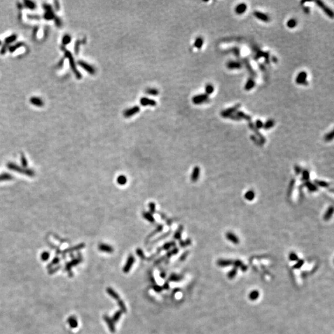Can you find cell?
<instances>
[{
  "instance_id": "6da1fadb",
  "label": "cell",
  "mask_w": 334,
  "mask_h": 334,
  "mask_svg": "<svg viewBox=\"0 0 334 334\" xmlns=\"http://www.w3.org/2000/svg\"><path fill=\"white\" fill-rule=\"evenodd\" d=\"M134 262H135V257H134V256L132 254H130L128 257V259L125 266L123 267V272L125 273H128L129 271H130L131 268H132Z\"/></svg>"
},
{
  "instance_id": "7a4b0ae2",
  "label": "cell",
  "mask_w": 334,
  "mask_h": 334,
  "mask_svg": "<svg viewBox=\"0 0 334 334\" xmlns=\"http://www.w3.org/2000/svg\"><path fill=\"white\" fill-rule=\"evenodd\" d=\"M163 229V225L162 224H159L157 226V227L155 228V230H154L151 233H150L149 235H148L147 236L146 238H145V245H146L147 244H149L150 243V240L151 239L153 236H154L155 235H156L157 234H158L159 233H160L161 231H162Z\"/></svg>"
},
{
  "instance_id": "3957f363",
  "label": "cell",
  "mask_w": 334,
  "mask_h": 334,
  "mask_svg": "<svg viewBox=\"0 0 334 334\" xmlns=\"http://www.w3.org/2000/svg\"><path fill=\"white\" fill-rule=\"evenodd\" d=\"M209 100V96L206 94L196 95L192 98V102L196 105L205 103Z\"/></svg>"
},
{
  "instance_id": "277c9868",
  "label": "cell",
  "mask_w": 334,
  "mask_h": 334,
  "mask_svg": "<svg viewBox=\"0 0 334 334\" xmlns=\"http://www.w3.org/2000/svg\"><path fill=\"white\" fill-rule=\"evenodd\" d=\"M307 77H308V74L306 72H300L296 78V83L299 85H308V82L307 81Z\"/></svg>"
},
{
  "instance_id": "5b68a950",
  "label": "cell",
  "mask_w": 334,
  "mask_h": 334,
  "mask_svg": "<svg viewBox=\"0 0 334 334\" xmlns=\"http://www.w3.org/2000/svg\"><path fill=\"white\" fill-rule=\"evenodd\" d=\"M241 106L240 104L236 105L233 107L230 108L227 110H225L221 112V116L223 118H228L230 115L235 113L236 111H238V109Z\"/></svg>"
},
{
  "instance_id": "8992f818",
  "label": "cell",
  "mask_w": 334,
  "mask_h": 334,
  "mask_svg": "<svg viewBox=\"0 0 334 334\" xmlns=\"http://www.w3.org/2000/svg\"><path fill=\"white\" fill-rule=\"evenodd\" d=\"M316 3L317 4V6H318L319 8H321L323 10V11H324L328 16V17L333 18V11L330 8H328L324 3L321 1H316Z\"/></svg>"
},
{
  "instance_id": "52a82bcc",
  "label": "cell",
  "mask_w": 334,
  "mask_h": 334,
  "mask_svg": "<svg viewBox=\"0 0 334 334\" xmlns=\"http://www.w3.org/2000/svg\"><path fill=\"white\" fill-rule=\"evenodd\" d=\"M140 111V108L138 106H134L132 108H130L126 110L123 113L124 116L125 118H129L131 116H134V115L137 114V113Z\"/></svg>"
},
{
  "instance_id": "ba28073f",
  "label": "cell",
  "mask_w": 334,
  "mask_h": 334,
  "mask_svg": "<svg viewBox=\"0 0 334 334\" xmlns=\"http://www.w3.org/2000/svg\"><path fill=\"white\" fill-rule=\"evenodd\" d=\"M253 15H254V17H256L257 19L261 21H263V22L267 23L270 20V18H269V16L267 14H265L260 11H256L253 13Z\"/></svg>"
},
{
  "instance_id": "9c48e42d",
  "label": "cell",
  "mask_w": 334,
  "mask_h": 334,
  "mask_svg": "<svg viewBox=\"0 0 334 334\" xmlns=\"http://www.w3.org/2000/svg\"><path fill=\"white\" fill-rule=\"evenodd\" d=\"M243 66V64L239 61H229L227 64V67L231 70L240 69Z\"/></svg>"
},
{
  "instance_id": "30bf717a",
  "label": "cell",
  "mask_w": 334,
  "mask_h": 334,
  "mask_svg": "<svg viewBox=\"0 0 334 334\" xmlns=\"http://www.w3.org/2000/svg\"><path fill=\"white\" fill-rule=\"evenodd\" d=\"M99 249L101 252L109 253V254H111L114 251L113 247L105 243H100L99 245Z\"/></svg>"
},
{
  "instance_id": "8fae6325",
  "label": "cell",
  "mask_w": 334,
  "mask_h": 334,
  "mask_svg": "<svg viewBox=\"0 0 334 334\" xmlns=\"http://www.w3.org/2000/svg\"><path fill=\"white\" fill-rule=\"evenodd\" d=\"M140 104L142 106H154L157 105V101L154 100L150 99L147 97H142L140 99Z\"/></svg>"
},
{
  "instance_id": "7c38bea8",
  "label": "cell",
  "mask_w": 334,
  "mask_h": 334,
  "mask_svg": "<svg viewBox=\"0 0 334 334\" xmlns=\"http://www.w3.org/2000/svg\"><path fill=\"white\" fill-rule=\"evenodd\" d=\"M104 319L107 324L108 326H109V328L110 331L111 333H115L116 331V328L115 327L114 322H113L111 318H110L109 316H108L106 315H104Z\"/></svg>"
},
{
  "instance_id": "4fadbf2b",
  "label": "cell",
  "mask_w": 334,
  "mask_h": 334,
  "mask_svg": "<svg viewBox=\"0 0 334 334\" xmlns=\"http://www.w3.org/2000/svg\"><path fill=\"white\" fill-rule=\"evenodd\" d=\"M79 65L82 67L85 71H87L88 73H89L91 74H94L95 73V68L92 66L90 65H89V64H87V63L84 62L82 61H79Z\"/></svg>"
},
{
  "instance_id": "5bb4252c",
  "label": "cell",
  "mask_w": 334,
  "mask_h": 334,
  "mask_svg": "<svg viewBox=\"0 0 334 334\" xmlns=\"http://www.w3.org/2000/svg\"><path fill=\"white\" fill-rule=\"evenodd\" d=\"M200 168L198 166H196L194 167L192 174L191 176V180L192 182H196L198 179L199 175H200Z\"/></svg>"
},
{
  "instance_id": "9a60e30c",
  "label": "cell",
  "mask_w": 334,
  "mask_h": 334,
  "mask_svg": "<svg viewBox=\"0 0 334 334\" xmlns=\"http://www.w3.org/2000/svg\"><path fill=\"white\" fill-rule=\"evenodd\" d=\"M249 127L250 129H251L252 130L255 132V134H256V136L259 137V141H260L262 144L266 142V139H265L264 137V136L262 135V134H261L259 132L258 129H257L255 128L254 125H253V124H252V123H249Z\"/></svg>"
},
{
  "instance_id": "2e32d148",
  "label": "cell",
  "mask_w": 334,
  "mask_h": 334,
  "mask_svg": "<svg viewBox=\"0 0 334 334\" xmlns=\"http://www.w3.org/2000/svg\"><path fill=\"white\" fill-rule=\"evenodd\" d=\"M171 232H172L171 230H169L168 231H167V232H166V233L162 234L161 236H159L158 238H157L156 239H155L154 240H153L152 241L150 242V244L151 245H155L156 243H159V242H160V241L163 240L164 239L166 238L167 237H168V236L170 235V234L171 233Z\"/></svg>"
},
{
  "instance_id": "e0dca14e",
  "label": "cell",
  "mask_w": 334,
  "mask_h": 334,
  "mask_svg": "<svg viewBox=\"0 0 334 334\" xmlns=\"http://www.w3.org/2000/svg\"><path fill=\"white\" fill-rule=\"evenodd\" d=\"M235 12L237 14H242L245 13L247 10V5L245 3L238 4L235 8Z\"/></svg>"
},
{
  "instance_id": "ac0fdd59",
  "label": "cell",
  "mask_w": 334,
  "mask_h": 334,
  "mask_svg": "<svg viewBox=\"0 0 334 334\" xmlns=\"http://www.w3.org/2000/svg\"><path fill=\"white\" fill-rule=\"evenodd\" d=\"M158 214H159V215L160 216L161 218L162 219V220H163L165 221V222H166V225H168V227H171V226L172 225V224H173L175 219H173V218H170L168 217H167V215H166V214H165L163 212H159Z\"/></svg>"
},
{
  "instance_id": "d6986e66",
  "label": "cell",
  "mask_w": 334,
  "mask_h": 334,
  "mask_svg": "<svg viewBox=\"0 0 334 334\" xmlns=\"http://www.w3.org/2000/svg\"><path fill=\"white\" fill-rule=\"evenodd\" d=\"M183 230H184V226L183 225H180L178 228H177V230H176V231L174 233L173 235V238L176 240H179L180 241L181 239V236H182V233L183 231Z\"/></svg>"
},
{
  "instance_id": "ffe728a7",
  "label": "cell",
  "mask_w": 334,
  "mask_h": 334,
  "mask_svg": "<svg viewBox=\"0 0 334 334\" xmlns=\"http://www.w3.org/2000/svg\"><path fill=\"white\" fill-rule=\"evenodd\" d=\"M255 85H256V82L254 79L253 78H249L247 79V82H246V84L245 85V90L247 91L251 90L255 87Z\"/></svg>"
},
{
  "instance_id": "44dd1931",
  "label": "cell",
  "mask_w": 334,
  "mask_h": 334,
  "mask_svg": "<svg viewBox=\"0 0 334 334\" xmlns=\"http://www.w3.org/2000/svg\"><path fill=\"white\" fill-rule=\"evenodd\" d=\"M142 215L143 218L147 220L150 223H154L155 222V220L153 216V215L152 214H150L149 212L143 211Z\"/></svg>"
},
{
  "instance_id": "7402d4cb",
  "label": "cell",
  "mask_w": 334,
  "mask_h": 334,
  "mask_svg": "<svg viewBox=\"0 0 334 334\" xmlns=\"http://www.w3.org/2000/svg\"><path fill=\"white\" fill-rule=\"evenodd\" d=\"M106 293L109 294L112 298H113L117 301L120 299V295H118L115 291L111 287H108L106 290Z\"/></svg>"
},
{
  "instance_id": "603a6c76",
  "label": "cell",
  "mask_w": 334,
  "mask_h": 334,
  "mask_svg": "<svg viewBox=\"0 0 334 334\" xmlns=\"http://www.w3.org/2000/svg\"><path fill=\"white\" fill-rule=\"evenodd\" d=\"M226 236H227V238L229 241L232 242L233 243L236 244V245L239 243L240 240H239V239H238V236H236L235 234L232 233L231 232H228V233H227V235H226Z\"/></svg>"
},
{
  "instance_id": "cb8c5ba5",
  "label": "cell",
  "mask_w": 334,
  "mask_h": 334,
  "mask_svg": "<svg viewBox=\"0 0 334 334\" xmlns=\"http://www.w3.org/2000/svg\"><path fill=\"white\" fill-rule=\"evenodd\" d=\"M235 115L238 116L240 120L243 119V120H247V121H250L251 119V117L250 116L245 114L244 112L241 111H236L235 112Z\"/></svg>"
},
{
  "instance_id": "d4e9b609",
  "label": "cell",
  "mask_w": 334,
  "mask_h": 334,
  "mask_svg": "<svg viewBox=\"0 0 334 334\" xmlns=\"http://www.w3.org/2000/svg\"><path fill=\"white\" fill-rule=\"evenodd\" d=\"M176 246V242L174 241H171L169 242H167V243H165L161 247V248L162 250H169L171 247H175Z\"/></svg>"
},
{
  "instance_id": "484cf974",
  "label": "cell",
  "mask_w": 334,
  "mask_h": 334,
  "mask_svg": "<svg viewBox=\"0 0 334 334\" xmlns=\"http://www.w3.org/2000/svg\"><path fill=\"white\" fill-rule=\"evenodd\" d=\"M116 181L118 183V184L119 185H121V186L125 185L128 182L127 177L125 175H121L118 176Z\"/></svg>"
},
{
  "instance_id": "4316f807",
  "label": "cell",
  "mask_w": 334,
  "mask_h": 334,
  "mask_svg": "<svg viewBox=\"0 0 334 334\" xmlns=\"http://www.w3.org/2000/svg\"><path fill=\"white\" fill-rule=\"evenodd\" d=\"M178 252H179V249L178 248V247H173V248L172 249L171 251H169L166 254V255H165L166 259H169L171 257L177 254L178 253Z\"/></svg>"
},
{
  "instance_id": "83f0119b",
  "label": "cell",
  "mask_w": 334,
  "mask_h": 334,
  "mask_svg": "<svg viewBox=\"0 0 334 334\" xmlns=\"http://www.w3.org/2000/svg\"><path fill=\"white\" fill-rule=\"evenodd\" d=\"M333 213V206H330L328 208L327 211H326L325 215H324V220L326 221L329 220L332 216Z\"/></svg>"
},
{
  "instance_id": "f1b7e54d",
  "label": "cell",
  "mask_w": 334,
  "mask_h": 334,
  "mask_svg": "<svg viewBox=\"0 0 334 334\" xmlns=\"http://www.w3.org/2000/svg\"><path fill=\"white\" fill-rule=\"evenodd\" d=\"M305 186L308 187V189L311 192H315L318 190V187L315 185L310 181H306L305 183Z\"/></svg>"
},
{
  "instance_id": "f546056e",
  "label": "cell",
  "mask_w": 334,
  "mask_h": 334,
  "mask_svg": "<svg viewBox=\"0 0 334 334\" xmlns=\"http://www.w3.org/2000/svg\"><path fill=\"white\" fill-rule=\"evenodd\" d=\"M255 192L253 191L252 190H249L247 191L245 194V197L247 201H252L253 199H254L255 197Z\"/></svg>"
},
{
  "instance_id": "4dcf8cb0",
  "label": "cell",
  "mask_w": 334,
  "mask_h": 334,
  "mask_svg": "<svg viewBox=\"0 0 334 334\" xmlns=\"http://www.w3.org/2000/svg\"><path fill=\"white\" fill-rule=\"evenodd\" d=\"M183 278V277L180 276V275H177L175 273H172L171 276L169 277L168 280L171 281V282H180L181 281Z\"/></svg>"
},
{
  "instance_id": "1f68e13d",
  "label": "cell",
  "mask_w": 334,
  "mask_h": 334,
  "mask_svg": "<svg viewBox=\"0 0 334 334\" xmlns=\"http://www.w3.org/2000/svg\"><path fill=\"white\" fill-rule=\"evenodd\" d=\"M203 44H204L203 38L201 37H199L196 39V40L194 42V47L196 48H197V49H200V48H202Z\"/></svg>"
},
{
  "instance_id": "d6a6232c",
  "label": "cell",
  "mask_w": 334,
  "mask_h": 334,
  "mask_svg": "<svg viewBox=\"0 0 334 334\" xmlns=\"http://www.w3.org/2000/svg\"><path fill=\"white\" fill-rule=\"evenodd\" d=\"M297 24H298V22H297V20H296V19L295 18H292L287 21V25L288 27L290 29H293V28L296 27V25H297Z\"/></svg>"
},
{
  "instance_id": "836d02e7",
  "label": "cell",
  "mask_w": 334,
  "mask_h": 334,
  "mask_svg": "<svg viewBox=\"0 0 334 334\" xmlns=\"http://www.w3.org/2000/svg\"><path fill=\"white\" fill-rule=\"evenodd\" d=\"M191 243H192L191 239L187 238L186 240H180L179 242V245L181 247L184 248V247H186L188 246L191 245Z\"/></svg>"
},
{
  "instance_id": "e575fe53",
  "label": "cell",
  "mask_w": 334,
  "mask_h": 334,
  "mask_svg": "<svg viewBox=\"0 0 334 334\" xmlns=\"http://www.w3.org/2000/svg\"><path fill=\"white\" fill-rule=\"evenodd\" d=\"M122 314H123V312H122L121 311H120V310L117 311L115 312V313L114 314L113 316L112 319H111L112 321H113V322L114 323L118 322V321L120 320L121 316H122Z\"/></svg>"
},
{
  "instance_id": "d590c367",
  "label": "cell",
  "mask_w": 334,
  "mask_h": 334,
  "mask_svg": "<svg viewBox=\"0 0 334 334\" xmlns=\"http://www.w3.org/2000/svg\"><path fill=\"white\" fill-rule=\"evenodd\" d=\"M118 305L119 306L120 311H122L123 313H126L127 308L125 306V303L123 302V301L122 299H119L118 301Z\"/></svg>"
},
{
  "instance_id": "8d00e7d4",
  "label": "cell",
  "mask_w": 334,
  "mask_h": 334,
  "mask_svg": "<svg viewBox=\"0 0 334 334\" xmlns=\"http://www.w3.org/2000/svg\"><path fill=\"white\" fill-rule=\"evenodd\" d=\"M275 125V122L273 120H267L265 124H264V126L263 128H264L265 129H269L272 128V127H273V126Z\"/></svg>"
},
{
  "instance_id": "74e56055",
  "label": "cell",
  "mask_w": 334,
  "mask_h": 334,
  "mask_svg": "<svg viewBox=\"0 0 334 334\" xmlns=\"http://www.w3.org/2000/svg\"><path fill=\"white\" fill-rule=\"evenodd\" d=\"M136 252L137 255L139 256V257L140 259H141V260H142V261H145V259H146L147 257L145 256L144 252V251H143V250H142V249H141V248H139V247H138V248H137L136 250Z\"/></svg>"
},
{
  "instance_id": "f35d334b",
  "label": "cell",
  "mask_w": 334,
  "mask_h": 334,
  "mask_svg": "<svg viewBox=\"0 0 334 334\" xmlns=\"http://www.w3.org/2000/svg\"><path fill=\"white\" fill-rule=\"evenodd\" d=\"M232 264V261L230 260H225V259H221L218 260L217 262V264L219 266H227L230 265Z\"/></svg>"
},
{
  "instance_id": "ab89813d",
  "label": "cell",
  "mask_w": 334,
  "mask_h": 334,
  "mask_svg": "<svg viewBox=\"0 0 334 334\" xmlns=\"http://www.w3.org/2000/svg\"><path fill=\"white\" fill-rule=\"evenodd\" d=\"M145 92L150 95H154L157 96L159 95V90L156 89L154 88H149L145 90Z\"/></svg>"
},
{
  "instance_id": "60d3db41",
  "label": "cell",
  "mask_w": 334,
  "mask_h": 334,
  "mask_svg": "<svg viewBox=\"0 0 334 334\" xmlns=\"http://www.w3.org/2000/svg\"><path fill=\"white\" fill-rule=\"evenodd\" d=\"M314 184L316 186L317 185V186H319L322 187H327L330 185L328 183L324 181H321V180H315Z\"/></svg>"
},
{
  "instance_id": "b9f144b4",
  "label": "cell",
  "mask_w": 334,
  "mask_h": 334,
  "mask_svg": "<svg viewBox=\"0 0 334 334\" xmlns=\"http://www.w3.org/2000/svg\"><path fill=\"white\" fill-rule=\"evenodd\" d=\"M205 90H206V94H207V95H211L214 92V87L212 84H209L206 86Z\"/></svg>"
},
{
  "instance_id": "7bdbcfd3",
  "label": "cell",
  "mask_w": 334,
  "mask_h": 334,
  "mask_svg": "<svg viewBox=\"0 0 334 334\" xmlns=\"http://www.w3.org/2000/svg\"><path fill=\"white\" fill-rule=\"evenodd\" d=\"M149 212L152 214H155L157 211H156V204L154 202H150L149 204Z\"/></svg>"
},
{
  "instance_id": "ee69618b",
  "label": "cell",
  "mask_w": 334,
  "mask_h": 334,
  "mask_svg": "<svg viewBox=\"0 0 334 334\" xmlns=\"http://www.w3.org/2000/svg\"><path fill=\"white\" fill-rule=\"evenodd\" d=\"M243 62H244V63L246 65V67H247V70H248V71H249V73H252V74H252L253 76H255L254 71L252 70V67H251V64H250L249 62V60H247V58H245L244 60H243Z\"/></svg>"
},
{
  "instance_id": "f6af8a7d",
  "label": "cell",
  "mask_w": 334,
  "mask_h": 334,
  "mask_svg": "<svg viewBox=\"0 0 334 334\" xmlns=\"http://www.w3.org/2000/svg\"><path fill=\"white\" fill-rule=\"evenodd\" d=\"M333 139V131H332L330 132L327 134L324 137V140L327 142L332 141Z\"/></svg>"
},
{
  "instance_id": "bcb514c9",
  "label": "cell",
  "mask_w": 334,
  "mask_h": 334,
  "mask_svg": "<svg viewBox=\"0 0 334 334\" xmlns=\"http://www.w3.org/2000/svg\"><path fill=\"white\" fill-rule=\"evenodd\" d=\"M309 178V173L308 170H304L302 171V179L303 180L308 181Z\"/></svg>"
},
{
  "instance_id": "7dc6e473",
  "label": "cell",
  "mask_w": 334,
  "mask_h": 334,
  "mask_svg": "<svg viewBox=\"0 0 334 334\" xmlns=\"http://www.w3.org/2000/svg\"><path fill=\"white\" fill-rule=\"evenodd\" d=\"M295 181L294 180H292V181H291L290 183L289 189H288V197L290 196L291 194H292V192L293 188V186H294V185H295Z\"/></svg>"
},
{
  "instance_id": "c3c4849f",
  "label": "cell",
  "mask_w": 334,
  "mask_h": 334,
  "mask_svg": "<svg viewBox=\"0 0 334 334\" xmlns=\"http://www.w3.org/2000/svg\"><path fill=\"white\" fill-rule=\"evenodd\" d=\"M152 289H153V290L155 291V292H157V293H160V292H161V291H162V290H163V287L159 286V285H157V284L153 285V286L152 287Z\"/></svg>"
},
{
  "instance_id": "681fc988",
  "label": "cell",
  "mask_w": 334,
  "mask_h": 334,
  "mask_svg": "<svg viewBox=\"0 0 334 334\" xmlns=\"http://www.w3.org/2000/svg\"><path fill=\"white\" fill-rule=\"evenodd\" d=\"M189 253H190V251H186L183 252V254L181 255V256L180 257L179 261L182 262V261H184L185 260H186V259L187 258V256L189 255Z\"/></svg>"
},
{
  "instance_id": "f907efd6",
  "label": "cell",
  "mask_w": 334,
  "mask_h": 334,
  "mask_svg": "<svg viewBox=\"0 0 334 334\" xmlns=\"http://www.w3.org/2000/svg\"><path fill=\"white\" fill-rule=\"evenodd\" d=\"M254 125L255 128H256L257 129H261V128H263V126H264V123H263V122H262L261 120H257V121H256L255 125Z\"/></svg>"
},
{
  "instance_id": "816d5d0a",
  "label": "cell",
  "mask_w": 334,
  "mask_h": 334,
  "mask_svg": "<svg viewBox=\"0 0 334 334\" xmlns=\"http://www.w3.org/2000/svg\"><path fill=\"white\" fill-rule=\"evenodd\" d=\"M165 260H166V257H165V256L161 257L157 259H156V261L154 262V265H155V266H157V265L160 264L161 262H163V261H165Z\"/></svg>"
},
{
  "instance_id": "f5cc1de1",
  "label": "cell",
  "mask_w": 334,
  "mask_h": 334,
  "mask_svg": "<svg viewBox=\"0 0 334 334\" xmlns=\"http://www.w3.org/2000/svg\"><path fill=\"white\" fill-rule=\"evenodd\" d=\"M258 296H259V293L257 292V291H254V292H252L250 294L249 298H250L251 299L254 300V299H257Z\"/></svg>"
},
{
  "instance_id": "db71d44e",
  "label": "cell",
  "mask_w": 334,
  "mask_h": 334,
  "mask_svg": "<svg viewBox=\"0 0 334 334\" xmlns=\"http://www.w3.org/2000/svg\"><path fill=\"white\" fill-rule=\"evenodd\" d=\"M289 258H290V259L291 261H297V260L298 259V256L296 255V254H295V253H294V252H292V253H291V254H290V256H289Z\"/></svg>"
},
{
  "instance_id": "11a10c76",
  "label": "cell",
  "mask_w": 334,
  "mask_h": 334,
  "mask_svg": "<svg viewBox=\"0 0 334 334\" xmlns=\"http://www.w3.org/2000/svg\"><path fill=\"white\" fill-rule=\"evenodd\" d=\"M295 170L296 173V175H299V174L301 173V169L300 167H299V166H298V165H296V166H295Z\"/></svg>"
},
{
  "instance_id": "9f6ffc18",
  "label": "cell",
  "mask_w": 334,
  "mask_h": 334,
  "mask_svg": "<svg viewBox=\"0 0 334 334\" xmlns=\"http://www.w3.org/2000/svg\"><path fill=\"white\" fill-rule=\"evenodd\" d=\"M303 263H304V261H303V260H300V261H299L298 262L297 264H296L294 266V267H295V268H300V267L303 264Z\"/></svg>"
},
{
  "instance_id": "6f0895ef",
  "label": "cell",
  "mask_w": 334,
  "mask_h": 334,
  "mask_svg": "<svg viewBox=\"0 0 334 334\" xmlns=\"http://www.w3.org/2000/svg\"><path fill=\"white\" fill-rule=\"evenodd\" d=\"M70 41H71V38H70V37L69 36H66L65 37H64L63 42H64V44H68Z\"/></svg>"
},
{
  "instance_id": "680465c9",
  "label": "cell",
  "mask_w": 334,
  "mask_h": 334,
  "mask_svg": "<svg viewBox=\"0 0 334 334\" xmlns=\"http://www.w3.org/2000/svg\"><path fill=\"white\" fill-rule=\"evenodd\" d=\"M251 140H252V141H254V142H256L257 144H259V145H261V144H259V142H261V141H257V140H258V139H256V138L254 136H251Z\"/></svg>"
},
{
  "instance_id": "91938a15",
  "label": "cell",
  "mask_w": 334,
  "mask_h": 334,
  "mask_svg": "<svg viewBox=\"0 0 334 334\" xmlns=\"http://www.w3.org/2000/svg\"><path fill=\"white\" fill-rule=\"evenodd\" d=\"M166 276V272H164V271H161V272H160V277L161 278H165Z\"/></svg>"
},
{
  "instance_id": "94428289",
  "label": "cell",
  "mask_w": 334,
  "mask_h": 334,
  "mask_svg": "<svg viewBox=\"0 0 334 334\" xmlns=\"http://www.w3.org/2000/svg\"><path fill=\"white\" fill-rule=\"evenodd\" d=\"M169 287H170V285H169L168 282H165V283H164V285H163V289H166V290H168V289H169Z\"/></svg>"
},
{
  "instance_id": "6125c7cd",
  "label": "cell",
  "mask_w": 334,
  "mask_h": 334,
  "mask_svg": "<svg viewBox=\"0 0 334 334\" xmlns=\"http://www.w3.org/2000/svg\"><path fill=\"white\" fill-rule=\"evenodd\" d=\"M233 51H234L235 55H236V56H239V55H240V50L238 49V48H236L235 50H233Z\"/></svg>"
},
{
  "instance_id": "be15d7a7",
  "label": "cell",
  "mask_w": 334,
  "mask_h": 334,
  "mask_svg": "<svg viewBox=\"0 0 334 334\" xmlns=\"http://www.w3.org/2000/svg\"><path fill=\"white\" fill-rule=\"evenodd\" d=\"M150 281H151V282H152L154 285H155V278H154V277H153V276L150 277Z\"/></svg>"
},
{
  "instance_id": "e7e4bbea",
  "label": "cell",
  "mask_w": 334,
  "mask_h": 334,
  "mask_svg": "<svg viewBox=\"0 0 334 334\" xmlns=\"http://www.w3.org/2000/svg\"><path fill=\"white\" fill-rule=\"evenodd\" d=\"M235 273H236V271H235V270H233V271H231V272L230 273V277H232L233 276H235Z\"/></svg>"
},
{
  "instance_id": "03108f58",
  "label": "cell",
  "mask_w": 334,
  "mask_h": 334,
  "mask_svg": "<svg viewBox=\"0 0 334 334\" xmlns=\"http://www.w3.org/2000/svg\"><path fill=\"white\" fill-rule=\"evenodd\" d=\"M304 11L306 13H309V8H304Z\"/></svg>"
}]
</instances>
